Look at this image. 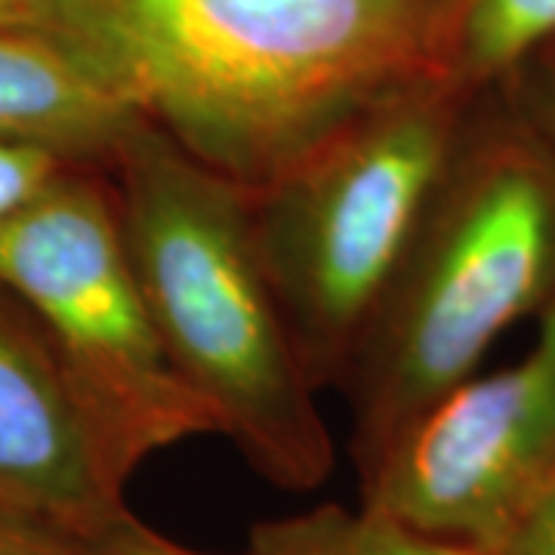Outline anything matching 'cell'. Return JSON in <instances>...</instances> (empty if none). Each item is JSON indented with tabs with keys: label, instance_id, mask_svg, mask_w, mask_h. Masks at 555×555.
I'll list each match as a JSON object with an SVG mask.
<instances>
[{
	"label": "cell",
	"instance_id": "obj_1",
	"mask_svg": "<svg viewBox=\"0 0 555 555\" xmlns=\"http://www.w3.org/2000/svg\"><path fill=\"white\" fill-rule=\"evenodd\" d=\"M444 0H43L38 31L142 124L259 192L436 68Z\"/></svg>",
	"mask_w": 555,
	"mask_h": 555
},
{
	"label": "cell",
	"instance_id": "obj_2",
	"mask_svg": "<svg viewBox=\"0 0 555 555\" xmlns=\"http://www.w3.org/2000/svg\"><path fill=\"white\" fill-rule=\"evenodd\" d=\"M120 232L182 383L266 481L315 491L334 473L318 386L259 254L250 192L149 124L108 164Z\"/></svg>",
	"mask_w": 555,
	"mask_h": 555
},
{
	"label": "cell",
	"instance_id": "obj_3",
	"mask_svg": "<svg viewBox=\"0 0 555 555\" xmlns=\"http://www.w3.org/2000/svg\"><path fill=\"white\" fill-rule=\"evenodd\" d=\"M553 297L555 164L516 139L454 155L343 383L361 473Z\"/></svg>",
	"mask_w": 555,
	"mask_h": 555
},
{
	"label": "cell",
	"instance_id": "obj_4",
	"mask_svg": "<svg viewBox=\"0 0 555 555\" xmlns=\"http://www.w3.org/2000/svg\"><path fill=\"white\" fill-rule=\"evenodd\" d=\"M456 93L438 68L401 80L250 192L259 254L318 389L349 377L454 160Z\"/></svg>",
	"mask_w": 555,
	"mask_h": 555
},
{
	"label": "cell",
	"instance_id": "obj_5",
	"mask_svg": "<svg viewBox=\"0 0 555 555\" xmlns=\"http://www.w3.org/2000/svg\"><path fill=\"white\" fill-rule=\"evenodd\" d=\"M0 284L53 339L124 478L179 441L217 433L145 306L100 167H68L0 222Z\"/></svg>",
	"mask_w": 555,
	"mask_h": 555
},
{
	"label": "cell",
	"instance_id": "obj_6",
	"mask_svg": "<svg viewBox=\"0 0 555 555\" xmlns=\"http://www.w3.org/2000/svg\"><path fill=\"white\" fill-rule=\"evenodd\" d=\"M364 503L416 531L494 553L555 476V297L525 356L463 379L361 473Z\"/></svg>",
	"mask_w": 555,
	"mask_h": 555
},
{
	"label": "cell",
	"instance_id": "obj_7",
	"mask_svg": "<svg viewBox=\"0 0 555 555\" xmlns=\"http://www.w3.org/2000/svg\"><path fill=\"white\" fill-rule=\"evenodd\" d=\"M124 485L53 339L0 284V516L83 543L130 513Z\"/></svg>",
	"mask_w": 555,
	"mask_h": 555
},
{
	"label": "cell",
	"instance_id": "obj_8",
	"mask_svg": "<svg viewBox=\"0 0 555 555\" xmlns=\"http://www.w3.org/2000/svg\"><path fill=\"white\" fill-rule=\"evenodd\" d=\"M142 120L38 31L0 28V139L108 170Z\"/></svg>",
	"mask_w": 555,
	"mask_h": 555
},
{
	"label": "cell",
	"instance_id": "obj_9",
	"mask_svg": "<svg viewBox=\"0 0 555 555\" xmlns=\"http://www.w3.org/2000/svg\"><path fill=\"white\" fill-rule=\"evenodd\" d=\"M555 38V0H444L436 68L463 83L503 75Z\"/></svg>",
	"mask_w": 555,
	"mask_h": 555
},
{
	"label": "cell",
	"instance_id": "obj_10",
	"mask_svg": "<svg viewBox=\"0 0 555 555\" xmlns=\"http://www.w3.org/2000/svg\"><path fill=\"white\" fill-rule=\"evenodd\" d=\"M254 555H491L460 540L416 531L371 503L361 509L318 506L312 513L259 521L250 531Z\"/></svg>",
	"mask_w": 555,
	"mask_h": 555
},
{
	"label": "cell",
	"instance_id": "obj_11",
	"mask_svg": "<svg viewBox=\"0 0 555 555\" xmlns=\"http://www.w3.org/2000/svg\"><path fill=\"white\" fill-rule=\"evenodd\" d=\"M68 167L75 164L56 155L53 149L20 139H0V222L20 214Z\"/></svg>",
	"mask_w": 555,
	"mask_h": 555
},
{
	"label": "cell",
	"instance_id": "obj_12",
	"mask_svg": "<svg viewBox=\"0 0 555 555\" xmlns=\"http://www.w3.org/2000/svg\"><path fill=\"white\" fill-rule=\"evenodd\" d=\"M491 555H555V476L521 509Z\"/></svg>",
	"mask_w": 555,
	"mask_h": 555
},
{
	"label": "cell",
	"instance_id": "obj_13",
	"mask_svg": "<svg viewBox=\"0 0 555 555\" xmlns=\"http://www.w3.org/2000/svg\"><path fill=\"white\" fill-rule=\"evenodd\" d=\"M78 555H207L195 553L189 546H179L173 540H167L158 531H152L149 525H142L133 513L118 518L115 525H108L96 537L75 543ZM254 555V553H250Z\"/></svg>",
	"mask_w": 555,
	"mask_h": 555
},
{
	"label": "cell",
	"instance_id": "obj_14",
	"mask_svg": "<svg viewBox=\"0 0 555 555\" xmlns=\"http://www.w3.org/2000/svg\"><path fill=\"white\" fill-rule=\"evenodd\" d=\"M0 555H78L75 543L0 516Z\"/></svg>",
	"mask_w": 555,
	"mask_h": 555
},
{
	"label": "cell",
	"instance_id": "obj_15",
	"mask_svg": "<svg viewBox=\"0 0 555 555\" xmlns=\"http://www.w3.org/2000/svg\"><path fill=\"white\" fill-rule=\"evenodd\" d=\"M43 0H0V28H25Z\"/></svg>",
	"mask_w": 555,
	"mask_h": 555
},
{
	"label": "cell",
	"instance_id": "obj_16",
	"mask_svg": "<svg viewBox=\"0 0 555 555\" xmlns=\"http://www.w3.org/2000/svg\"><path fill=\"white\" fill-rule=\"evenodd\" d=\"M543 127H546V133H550V139H553V149H555V96L543 100Z\"/></svg>",
	"mask_w": 555,
	"mask_h": 555
}]
</instances>
